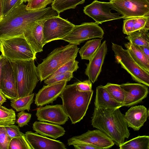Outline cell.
Segmentation results:
<instances>
[{
	"instance_id": "5bb4252c",
	"label": "cell",
	"mask_w": 149,
	"mask_h": 149,
	"mask_svg": "<svg viewBox=\"0 0 149 149\" xmlns=\"http://www.w3.org/2000/svg\"><path fill=\"white\" fill-rule=\"evenodd\" d=\"M3 94L10 100L18 98L16 80L11 63L8 60L3 65L1 78Z\"/></svg>"
},
{
	"instance_id": "44dd1931",
	"label": "cell",
	"mask_w": 149,
	"mask_h": 149,
	"mask_svg": "<svg viewBox=\"0 0 149 149\" xmlns=\"http://www.w3.org/2000/svg\"><path fill=\"white\" fill-rule=\"evenodd\" d=\"M32 128L37 133L54 139L63 136L65 132L64 128L59 125L41 121L34 122Z\"/></svg>"
},
{
	"instance_id": "4fadbf2b",
	"label": "cell",
	"mask_w": 149,
	"mask_h": 149,
	"mask_svg": "<svg viewBox=\"0 0 149 149\" xmlns=\"http://www.w3.org/2000/svg\"><path fill=\"white\" fill-rule=\"evenodd\" d=\"M74 141L85 142L98 147L99 149H109L115 144L113 141L100 130H88L80 135L74 136L68 140V143Z\"/></svg>"
},
{
	"instance_id": "f35d334b",
	"label": "cell",
	"mask_w": 149,
	"mask_h": 149,
	"mask_svg": "<svg viewBox=\"0 0 149 149\" xmlns=\"http://www.w3.org/2000/svg\"><path fill=\"white\" fill-rule=\"evenodd\" d=\"M8 135L12 139L25 135V134L20 131L18 127L14 124L4 126Z\"/></svg>"
},
{
	"instance_id": "30bf717a",
	"label": "cell",
	"mask_w": 149,
	"mask_h": 149,
	"mask_svg": "<svg viewBox=\"0 0 149 149\" xmlns=\"http://www.w3.org/2000/svg\"><path fill=\"white\" fill-rule=\"evenodd\" d=\"M124 19L149 16V0H109Z\"/></svg>"
},
{
	"instance_id": "1f68e13d",
	"label": "cell",
	"mask_w": 149,
	"mask_h": 149,
	"mask_svg": "<svg viewBox=\"0 0 149 149\" xmlns=\"http://www.w3.org/2000/svg\"><path fill=\"white\" fill-rule=\"evenodd\" d=\"M8 149H32L26 139L25 135L12 138Z\"/></svg>"
},
{
	"instance_id": "6da1fadb",
	"label": "cell",
	"mask_w": 149,
	"mask_h": 149,
	"mask_svg": "<svg viewBox=\"0 0 149 149\" xmlns=\"http://www.w3.org/2000/svg\"><path fill=\"white\" fill-rule=\"evenodd\" d=\"M59 15L51 7L38 10H27L23 3L0 21V39L22 35L26 29L36 21Z\"/></svg>"
},
{
	"instance_id": "f546056e",
	"label": "cell",
	"mask_w": 149,
	"mask_h": 149,
	"mask_svg": "<svg viewBox=\"0 0 149 149\" xmlns=\"http://www.w3.org/2000/svg\"><path fill=\"white\" fill-rule=\"evenodd\" d=\"M16 119L15 113L13 109L0 105V126L14 124Z\"/></svg>"
},
{
	"instance_id": "d6a6232c",
	"label": "cell",
	"mask_w": 149,
	"mask_h": 149,
	"mask_svg": "<svg viewBox=\"0 0 149 149\" xmlns=\"http://www.w3.org/2000/svg\"><path fill=\"white\" fill-rule=\"evenodd\" d=\"M78 63L79 62L75 58L71 59L59 68L50 77L67 72H73L79 68Z\"/></svg>"
},
{
	"instance_id": "52a82bcc",
	"label": "cell",
	"mask_w": 149,
	"mask_h": 149,
	"mask_svg": "<svg viewBox=\"0 0 149 149\" xmlns=\"http://www.w3.org/2000/svg\"><path fill=\"white\" fill-rule=\"evenodd\" d=\"M112 49L114 52L116 62L130 74L132 79L149 87V73L134 61L128 50L113 42Z\"/></svg>"
},
{
	"instance_id": "83f0119b",
	"label": "cell",
	"mask_w": 149,
	"mask_h": 149,
	"mask_svg": "<svg viewBox=\"0 0 149 149\" xmlns=\"http://www.w3.org/2000/svg\"><path fill=\"white\" fill-rule=\"evenodd\" d=\"M86 0H54L52 4V8L58 14L65 10L74 9L77 6L83 4Z\"/></svg>"
},
{
	"instance_id": "74e56055",
	"label": "cell",
	"mask_w": 149,
	"mask_h": 149,
	"mask_svg": "<svg viewBox=\"0 0 149 149\" xmlns=\"http://www.w3.org/2000/svg\"><path fill=\"white\" fill-rule=\"evenodd\" d=\"M11 139L7 134L4 126H0V149H8Z\"/></svg>"
},
{
	"instance_id": "e0dca14e",
	"label": "cell",
	"mask_w": 149,
	"mask_h": 149,
	"mask_svg": "<svg viewBox=\"0 0 149 149\" xmlns=\"http://www.w3.org/2000/svg\"><path fill=\"white\" fill-rule=\"evenodd\" d=\"M107 52L106 41L104 40L89 60L88 63L86 64V68L85 74L93 83L97 81L102 71V67Z\"/></svg>"
},
{
	"instance_id": "7a4b0ae2",
	"label": "cell",
	"mask_w": 149,
	"mask_h": 149,
	"mask_svg": "<svg viewBox=\"0 0 149 149\" xmlns=\"http://www.w3.org/2000/svg\"><path fill=\"white\" fill-rule=\"evenodd\" d=\"M119 109L95 107L91 120L93 127L103 132L118 146L130 135L125 115Z\"/></svg>"
},
{
	"instance_id": "d6986e66",
	"label": "cell",
	"mask_w": 149,
	"mask_h": 149,
	"mask_svg": "<svg viewBox=\"0 0 149 149\" xmlns=\"http://www.w3.org/2000/svg\"><path fill=\"white\" fill-rule=\"evenodd\" d=\"M25 137L32 149H66L63 143L40 135L31 131L26 132Z\"/></svg>"
},
{
	"instance_id": "484cf974",
	"label": "cell",
	"mask_w": 149,
	"mask_h": 149,
	"mask_svg": "<svg viewBox=\"0 0 149 149\" xmlns=\"http://www.w3.org/2000/svg\"><path fill=\"white\" fill-rule=\"evenodd\" d=\"M120 149H149V136H138L119 146Z\"/></svg>"
},
{
	"instance_id": "7402d4cb",
	"label": "cell",
	"mask_w": 149,
	"mask_h": 149,
	"mask_svg": "<svg viewBox=\"0 0 149 149\" xmlns=\"http://www.w3.org/2000/svg\"><path fill=\"white\" fill-rule=\"evenodd\" d=\"M94 104L95 108L113 109L123 107L113 99L104 86L101 85L96 88Z\"/></svg>"
},
{
	"instance_id": "d4e9b609",
	"label": "cell",
	"mask_w": 149,
	"mask_h": 149,
	"mask_svg": "<svg viewBox=\"0 0 149 149\" xmlns=\"http://www.w3.org/2000/svg\"><path fill=\"white\" fill-rule=\"evenodd\" d=\"M101 39H96L87 41L78 52L82 59L89 60L101 44Z\"/></svg>"
},
{
	"instance_id": "f1b7e54d",
	"label": "cell",
	"mask_w": 149,
	"mask_h": 149,
	"mask_svg": "<svg viewBox=\"0 0 149 149\" xmlns=\"http://www.w3.org/2000/svg\"><path fill=\"white\" fill-rule=\"evenodd\" d=\"M125 38L132 44L138 46L149 45L148 31H136L127 35Z\"/></svg>"
},
{
	"instance_id": "603a6c76",
	"label": "cell",
	"mask_w": 149,
	"mask_h": 149,
	"mask_svg": "<svg viewBox=\"0 0 149 149\" xmlns=\"http://www.w3.org/2000/svg\"><path fill=\"white\" fill-rule=\"evenodd\" d=\"M123 22V32L127 36L136 31L149 30V16L125 18Z\"/></svg>"
},
{
	"instance_id": "f6af8a7d",
	"label": "cell",
	"mask_w": 149,
	"mask_h": 149,
	"mask_svg": "<svg viewBox=\"0 0 149 149\" xmlns=\"http://www.w3.org/2000/svg\"><path fill=\"white\" fill-rule=\"evenodd\" d=\"M3 0H0V21L3 18Z\"/></svg>"
},
{
	"instance_id": "3957f363",
	"label": "cell",
	"mask_w": 149,
	"mask_h": 149,
	"mask_svg": "<svg viewBox=\"0 0 149 149\" xmlns=\"http://www.w3.org/2000/svg\"><path fill=\"white\" fill-rule=\"evenodd\" d=\"M76 83L65 86L59 95L63 109L72 124L80 122L86 115L93 91L80 92L76 87Z\"/></svg>"
},
{
	"instance_id": "d590c367",
	"label": "cell",
	"mask_w": 149,
	"mask_h": 149,
	"mask_svg": "<svg viewBox=\"0 0 149 149\" xmlns=\"http://www.w3.org/2000/svg\"><path fill=\"white\" fill-rule=\"evenodd\" d=\"M23 3V0H3V17Z\"/></svg>"
},
{
	"instance_id": "9a60e30c",
	"label": "cell",
	"mask_w": 149,
	"mask_h": 149,
	"mask_svg": "<svg viewBox=\"0 0 149 149\" xmlns=\"http://www.w3.org/2000/svg\"><path fill=\"white\" fill-rule=\"evenodd\" d=\"M120 85L124 93L123 106L136 105L146 98L148 94V87L142 84L127 82Z\"/></svg>"
},
{
	"instance_id": "60d3db41",
	"label": "cell",
	"mask_w": 149,
	"mask_h": 149,
	"mask_svg": "<svg viewBox=\"0 0 149 149\" xmlns=\"http://www.w3.org/2000/svg\"><path fill=\"white\" fill-rule=\"evenodd\" d=\"M69 146L73 145L75 149H99L90 144L79 141H74L68 143Z\"/></svg>"
},
{
	"instance_id": "8fae6325",
	"label": "cell",
	"mask_w": 149,
	"mask_h": 149,
	"mask_svg": "<svg viewBox=\"0 0 149 149\" xmlns=\"http://www.w3.org/2000/svg\"><path fill=\"white\" fill-rule=\"evenodd\" d=\"M116 10L111 3L94 0L91 3L84 7V13L93 19L98 24L114 20L124 19L119 13H112Z\"/></svg>"
},
{
	"instance_id": "ac0fdd59",
	"label": "cell",
	"mask_w": 149,
	"mask_h": 149,
	"mask_svg": "<svg viewBox=\"0 0 149 149\" xmlns=\"http://www.w3.org/2000/svg\"><path fill=\"white\" fill-rule=\"evenodd\" d=\"M67 82L63 81L44 86L36 94L35 104L38 107H41L53 103L61 94Z\"/></svg>"
},
{
	"instance_id": "cb8c5ba5",
	"label": "cell",
	"mask_w": 149,
	"mask_h": 149,
	"mask_svg": "<svg viewBox=\"0 0 149 149\" xmlns=\"http://www.w3.org/2000/svg\"><path fill=\"white\" fill-rule=\"evenodd\" d=\"M124 45L134 61L149 73V59L142 53L139 46L130 42L124 43Z\"/></svg>"
},
{
	"instance_id": "ee69618b",
	"label": "cell",
	"mask_w": 149,
	"mask_h": 149,
	"mask_svg": "<svg viewBox=\"0 0 149 149\" xmlns=\"http://www.w3.org/2000/svg\"><path fill=\"white\" fill-rule=\"evenodd\" d=\"M6 101V98L0 92V105H2Z\"/></svg>"
},
{
	"instance_id": "ba28073f",
	"label": "cell",
	"mask_w": 149,
	"mask_h": 149,
	"mask_svg": "<svg viewBox=\"0 0 149 149\" xmlns=\"http://www.w3.org/2000/svg\"><path fill=\"white\" fill-rule=\"evenodd\" d=\"M104 35L103 29L96 22H85L79 25H74L72 31L62 40L77 45L92 38L102 39Z\"/></svg>"
},
{
	"instance_id": "b9f144b4",
	"label": "cell",
	"mask_w": 149,
	"mask_h": 149,
	"mask_svg": "<svg viewBox=\"0 0 149 149\" xmlns=\"http://www.w3.org/2000/svg\"><path fill=\"white\" fill-rule=\"evenodd\" d=\"M7 59L2 54L0 55V92L2 93L1 85V74L2 67Z\"/></svg>"
},
{
	"instance_id": "8992f818",
	"label": "cell",
	"mask_w": 149,
	"mask_h": 149,
	"mask_svg": "<svg viewBox=\"0 0 149 149\" xmlns=\"http://www.w3.org/2000/svg\"><path fill=\"white\" fill-rule=\"evenodd\" d=\"M0 51L10 61L35 60L36 53L33 51L24 34L0 39Z\"/></svg>"
},
{
	"instance_id": "7c38bea8",
	"label": "cell",
	"mask_w": 149,
	"mask_h": 149,
	"mask_svg": "<svg viewBox=\"0 0 149 149\" xmlns=\"http://www.w3.org/2000/svg\"><path fill=\"white\" fill-rule=\"evenodd\" d=\"M36 115L40 121L48 122L59 125L65 124L68 119L61 104L46 105L38 107Z\"/></svg>"
},
{
	"instance_id": "7bdbcfd3",
	"label": "cell",
	"mask_w": 149,
	"mask_h": 149,
	"mask_svg": "<svg viewBox=\"0 0 149 149\" xmlns=\"http://www.w3.org/2000/svg\"><path fill=\"white\" fill-rule=\"evenodd\" d=\"M139 46L142 53L149 59V45Z\"/></svg>"
},
{
	"instance_id": "836d02e7",
	"label": "cell",
	"mask_w": 149,
	"mask_h": 149,
	"mask_svg": "<svg viewBox=\"0 0 149 149\" xmlns=\"http://www.w3.org/2000/svg\"><path fill=\"white\" fill-rule=\"evenodd\" d=\"M54 0H29L26 8L29 11H36L43 9L47 5L52 3Z\"/></svg>"
},
{
	"instance_id": "4316f807",
	"label": "cell",
	"mask_w": 149,
	"mask_h": 149,
	"mask_svg": "<svg viewBox=\"0 0 149 149\" xmlns=\"http://www.w3.org/2000/svg\"><path fill=\"white\" fill-rule=\"evenodd\" d=\"M34 93L26 96L11 100L10 105L17 112L27 110L29 111L33 103Z\"/></svg>"
},
{
	"instance_id": "8d00e7d4",
	"label": "cell",
	"mask_w": 149,
	"mask_h": 149,
	"mask_svg": "<svg viewBox=\"0 0 149 149\" xmlns=\"http://www.w3.org/2000/svg\"><path fill=\"white\" fill-rule=\"evenodd\" d=\"M17 116V118L16 119L15 122L19 127H22L28 125V123L31 119V114L22 111L18 113Z\"/></svg>"
},
{
	"instance_id": "4dcf8cb0",
	"label": "cell",
	"mask_w": 149,
	"mask_h": 149,
	"mask_svg": "<svg viewBox=\"0 0 149 149\" xmlns=\"http://www.w3.org/2000/svg\"><path fill=\"white\" fill-rule=\"evenodd\" d=\"M104 86L113 99L123 107L124 93L120 85L108 83Z\"/></svg>"
},
{
	"instance_id": "e575fe53",
	"label": "cell",
	"mask_w": 149,
	"mask_h": 149,
	"mask_svg": "<svg viewBox=\"0 0 149 149\" xmlns=\"http://www.w3.org/2000/svg\"><path fill=\"white\" fill-rule=\"evenodd\" d=\"M73 77V72H67L49 77L45 80L44 82L46 85H50L63 81L68 82L70 81Z\"/></svg>"
},
{
	"instance_id": "9c48e42d",
	"label": "cell",
	"mask_w": 149,
	"mask_h": 149,
	"mask_svg": "<svg viewBox=\"0 0 149 149\" xmlns=\"http://www.w3.org/2000/svg\"><path fill=\"white\" fill-rule=\"evenodd\" d=\"M74 25L59 16L47 19L43 24L44 44L62 39L72 31Z\"/></svg>"
},
{
	"instance_id": "bcb514c9",
	"label": "cell",
	"mask_w": 149,
	"mask_h": 149,
	"mask_svg": "<svg viewBox=\"0 0 149 149\" xmlns=\"http://www.w3.org/2000/svg\"><path fill=\"white\" fill-rule=\"evenodd\" d=\"M23 2L25 3L27 1H28L29 0H23Z\"/></svg>"
},
{
	"instance_id": "2e32d148",
	"label": "cell",
	"mask_w": 149,
	"mask_h": 149,
	"mask_svg": "<svg viewBox=\"0 0 149 149\" xmlns=\"http://www.w3.org/2000/svg\"><path fill=\"white\" fill-rule=\"evenodd\" d=\"M48 18L36 21L29 26L24 33L25 38L36 54L43 51L45 45L43 24Z\"/></svg>"
},
{
	"instance_id": "277c9868",
	"label": "cell",
	"mask_w": 149,
	"mask_h": 149,
	"mask_svg": "<svg viewBox=\"0 0 149 149\" xmlns=\"http://www.w3.org/2000/svg\"><path fill=\"white\" fill-rule=\"evenodd\" d=\"M10 61L16 80L18 98L32 94L40 80L34 60Z\"/></svg>"
},
{
	"instance_id": "ab89813d",
	"label": "cell",
	"mask_w": 149,
	"mask_h": 149,
	"mask_svg": "<svg viewBox=\"0 0 149 149\" xmlns=\"http://www.w3.org/2000/svg\"><path fill=\"white\" fill-rule=\"evenodd\" d=\"M92 82L89 80L76 82V89L80 92L91 91L92 90Z\"/></svg>"
},
{
	"instance_id": "5b68a950",
	"label": "cell",
	"mask_w": 149,
	"mask_h": 149,
	"mask_svg": "<svg viewBox=\"0 0 149 149\" xmlns=\"http://www.w3.org/2000/svg\"><path fill=\"white\" fill-rule=\"evenodd\" d=\"M79 49L77 45L69 43L54 49L37 67L40 82L50 77L70 60L75 59Z\"/></svg>"
},
{
	"instance_id": "ffe728a7",
	"label": "cell",
	"mask_w": 149,
	"mask_h": 149,
	"mask_svg": "<svg viewBox=\"0 0 149 149\" xmlns=\"http://www.w3.org/2000/svg\"><path fill=\"white\" fill-rule=\"evenodd\" d=\"M149 115V111L143 105L130 107L125 113V118L128 127L138 131L143 125Z\"/></svg>"
}]
</instances>
